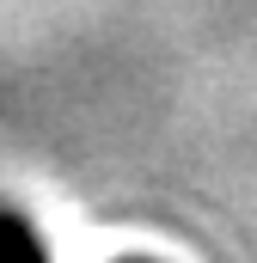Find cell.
<instances>
[{"label": "cell", "mask_w": 257, "mask_h": 263, "mask_svg": "<svg viewBox=\"0 0 257 263\" xmlns=\"http://www.w3.org/2000/svg\"><path fill=\"white\" fill-rule=\"evenodd\" d=\"M0 263H49V251H43V239H37V227L12 208L6 220H0Z\"/></svg>", "instance_id": "cell-1"}]
</instances>
